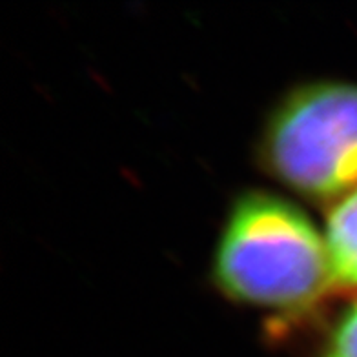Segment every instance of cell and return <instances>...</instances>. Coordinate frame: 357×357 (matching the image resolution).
Listing matches in <instances>:
<instances>
[{"label":"cell","instance_id":"obj_3","mask_svg":"<svg viewBox=\"0 0 357 357\" xmlns=\"http://www.w3.org/2000/svg\"><path fill=\"white\" fill-rule=\"evenodd\" d=\"M324 243L334 284L357 288V190L330 212Z\"/></svg>","mask_w":357,"mask_h":357},{"label":"cell","instance_id":"obj_4","mask_svg":"<svg viewBox=\"0 0 357 357\" xmlns=\"http://www.w3.org/2000/svg\"><path fill=\"white\" fill-rule=\"evenodd\" d=\"M319 357H357V301L339 317L321 348Z\"/></svg>","mask_w":357,"mask_h":357},{"label":"cell","instance_id":"obj_2","mask_svg":"<svg viewBox=\"0 0 357 357\" xmlns=\"http://www.w3.org/2000/svg\"><path fill=\"white\" fill-rule=\"evenodd\" d=\"M268 172L315 201L357 190V86L317 82L279 104L263 137Z\"/></svg>","mask_w":357,"mask_h":357},{"label":"cell","instance_id":"obj_1","mask_svg":"<svg viewBox=\"0 0 357 357\" xmlns=\"http://www.w3.org/2000/svg\"><path fill=\"white\" fill-rule=\"evenodd\" d=\"M213 278L245 305L299 312L334 284L326 243L303 210L272 193H245L222 230Z\"/></svg>","mask_w":357,"mask_h":357}]
</instances>
